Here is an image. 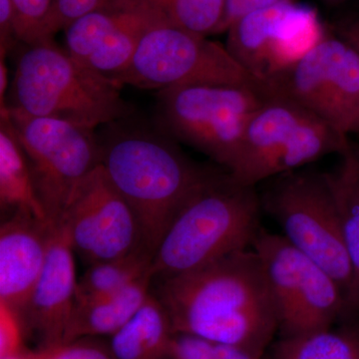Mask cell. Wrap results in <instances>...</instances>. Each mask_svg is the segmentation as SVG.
<instances>
[{
  "label": "cell",
  "mask_w": 359,
  "mask_h": 359,
  "mask_svg": "<svg viewBox=\"0 0 359 359\" xmlns=\"http://www.w3.org/2000/svg\"><path fill=\"white\" fill-rule=\"evenodd\" d=\"M157 282L152 292L166 309L174 334L244 347L264 356L278 332L275 299L254 249Z\"/></svg>",
  "instance_id": "6da1fadb"
},
{
  "label": "cell",
  "mask_w": 359,
  "mask_h": 359,
  "mask_svg": "<svg viewBox=\"0 0 359 359\" xmlns=\"http://www.w3.org/2000/svg\"><path fill=\"white\" fill-rule=\"evenodd\" d=\"M101 165L138 219L153 252L182 210L222 169L201 166L171 142L121 135L101 146Z\"/></svg>",
  "instance_id": "7a4b0ae2"
},
{
  "label": "cell",
  "mask_w": 359,
  "mask_h": 359,
  "mask_svg": "<svg viewBox=\"0 0 359 359\" xmlns=\"http://www.w3.org/2000/svg\"><path fill=\"white\" fill-rule=\"evenodd\" d=\"M256 187L241 185L222 169L182 210L156 250L153 280L190 273L252 249L261 226Z\"/></svg>",
  "instance_id": "3957f363"
},
{
  "label": "cell",
  "mask_w": 359,
  "mask_h": 359,
  "mask_svg": "<svg viewBox=\"0 0 359 359\" xmlns=\"http://www.w3.org/2000/svg\"><path fill=\"white\" fill-rule=\"evenodd\" d=\"M122 87L47 39L21 52L7 106L94 130L128 114Z\"/></svg>",
  "instance_id": "277c9868"
},
{
  "label": "cell",
  "mask_w": 359,
  "mask_h": 359,
  "mask_svg": "<svg viewBox=\"0 0 359 359\" xmlns=\"http://www.w3.org/2000/svg\"><path fill=\"white\" fill-rule=\"evenodd\" d=\"M259 197L290 244L330 273L359 313L344 222L327 173L304 167L280 175Z\"/></svg>",
  "instance_id": "5b68a950"
},
{
  "label": "cell",
  "mask_w": 359,
  "mask_h": 359,
  "mask_svg": "<svg viewBox=\"0 0 359 359\" xmlns=\"http://www.w3.org/2000/svg\"><path fill=\"white\" fill-rule=\"evenodd\" d=\"M348 136L287 99L268 96L245 130L229 173L241 185L257 184L302 169L330 154H346Z\"/></svg>",
  "instance_id": "8992f818"
},
{
  "label": "cell",
  "mask_w": 359,
  "mask_h": 359,
  "mask_svg": "<svg viewBox=\"0 0 359 359\" xmlns=\"http://www.w3.org/2000/svg\"><path fill=\"white\" fill-rule=\"evenodd\" d=\"M266 97L262 90L241 85H190L159 91L158 111L163 129L174 140L230 172L248 125Z\"/></svg>",
  "instance_id": "52a82bcc"
},
{
  "label": "cell",
  "mask_w": 359,
  "mask_h": 359,
  "mask_svg": "<svg viewBox=\"0 0 359 359\" xmlns=\"http://www.w3.org/2000/svg\"><path fill=\"white\" fill-rule=\"evenodd\" d=\"M252 249L266 271L280 337L323 332L358 316L332 276L285 236L262 228Z\"/></svg>",
  "instance_id": "ba28073f"
},
{
  "label": "cell",
  "mask_w": 359,
  "mask_h": 359,
  "mask_svg": "<svg viewBox=\"0 0 359 359\" xmlns=\"http://www.w3.org/2000/svg\"><path fill=\"white\" fill-rule=\"evenodd\" d=\"M115 81L159 91L190 85H241L264 93L263 82L238 65L226 45L168 25H156L144 35L128 67Z\"/></svg>",
  "instance_id": "9c48e42d"
},
{
  "label": "cell",
  "mask_w": 359,
  "mask_h": 359,
  "mask_svg": "<svg viewBox=\"0 0 359 359\" xmlns=\"http://www.w3.org/2000/svg\"><path fill=\"white\" fill-rule=\"evenodd\" d=\"M266 96L287 99L339 133H359V52L325 30L297 62L264 82Z\"/></svg>",
  "instance_id": "30bf717a"
},
{
  "label": "cell",
  "mask_w": 359,
  "mask_h": 359,
  "mask_svg": "<svg viewBox=\"0 0 359 359\" xmlns=\"http://www.w3.org/2000/svg\"><path fill=\"white\" fill-rule=\"evenodd\" d=\"M0 113L8 118L25 151L47 218L57 226L73 191L100 165L101 145L93 130L7 105Z\"/></svg>",
  "instance_id": "8fae6325"
},
{
  "label": "cell",
  "mask_w": 359,
  "mask_h": 359,
  "mask_svg": "<svg viewBox=\"0 0 359 359\" xmlns=\"http://www.w3.org/2000/svg\"><path fill=\"white\" fill-rule=\"evenodd\" d=\"M57 226L88 266L145 247L138 219L101 163L73 191Z\"/></svg>",
  "instance_id": "7c38bea8"
},
{
  "label": "cell",
  "mask_w": 359,
  "mask_h": 359,
  "mask_svg": "<svg viewBox=\"0 0 359 359\" xmlns=\"http://www.w3.org/2000/svg\"><path fill=\"white\" fill-rule=\"evenodd\" d=\"M325 32L314 11L285 2L236 21L226 32V47L264 83L297 62Z\"/></svg>",
  "instance_id": "4fadbf2b"
},
{
  "label": "cell",
  "mask_w": 359,
  "mask_h": 359,
  "mask_svg": "<svg viewBox=\"0 0 359 359\" xmlns=\"http://www.w3.org/2000/svg\"><path fill=\"white\" fill-rule=\"evenodd\" d=\"M164 25L146 0H109L65 29V49L90 69L115 80L144 35Z\"/></svg>",
  "instance_id": "5bb4252c"
},
{
  "label": "cell",
  "mask_w": 359,
  "mask_h": 359,
  "mask_svg": "<svg viewBox=\"0 0 359 359\" xmlns=\"http://www.w3.org/2000/svg\"><path fill=\"white\" fill-rule=\"evenodd\" d=\"M74 252L65 231L57 226L46 263L20 318L26 337L37 349L53 348L63 344L66 327L76 302L77 280Z\"/></svg>",
  "instance_id": "9a60e30c"
},
{
  "label": "cell",
  "mask_w": 359,
  "mask_h": 359,
  "mask_svg": "<svg viewBox=\"0 0 359 359\" xmlns=\"http://www.w3.org/2000/svg\"><path fill=\"white\" fill-rule=\"evenodd\" d=\"M57 226L16 210L0 228V302L20 314L46 263Z\"/></svg>",
  "instance_id": "2e32d148"
},
{
  "label": "cell",
  "mask_w": 359,
  "mask_h": 359,
  "mask_svg": "<svg viewBox=\"0 0 359 359\" xmlns=\"http://www.w3.org/2000/svg\"><path fill=\"white\" fill-rule=\"evenodd\" d=\"M152 273H147L114 294L94 301L75 302L62 344L83 337H112L147 301L152 292Z\"/></svg>",
  "instance_id": "e0dca14e"
},
{
  "label": "cell",
  "mask_w": 359,
  "mask_h": 359,
  "mask_svg": "<svg viewBox=\"0 0 359 359\" xmlns=\"http://www.w3.org/2000/svg\"><path fill=\"white\" fill-rule=\"evenodd\" d=\"M171 320L152 292L147 301L115 334L109 346L115 359H171Z\"/></svg>",
  "instance_id": "ac0fdd59"
},
{
  "label": "cell",
  "mask_w": 359,
  "mask_h": 359,
  "mask_svg": "<svg viewBox=\"0 0 359 359\" xmlns=\"http://www.w3.org/2000/svg\"><path fill=\"white\" fill-rule=\"evenodd\" d=\"M0 205L4 212L23 210L48 219L37 197L25 151L4 113H0Z\"/></svg>",
  "instance_id": "d6986e66"
},
{
  "label": "cell",
  "mask_w": 359,
  "mask_h": 359,
  "mask_svg": "<svg viewBox=\"0 0 359 359\" xmlns=\"http://www.w3.org/2000/svg\"><path fill=\"white\" fill-rule=\"evenodd\" d=\"M358 316L323 332L280 337L271 347L269 359H359Z\"/></svg>",
  "instance_id": "ffe728a7"
},
{
  "label": "cell",
  "mask_w": 359,
  "mask_h": 359,
  "mask_svg": "<svg viewBox=\"0 0 359 359\" xmlns=\"http://www.w3.org/2000/svg\"><path fill=\"white\" fill-rule=\"evenodd\" d=\"M153 259L154 252L142 245L126 256L91 264L77 280L76 302L94 301L124 290L152 273Z\"/></svg>",
  "instance_id": "44dd1931"
},
{
  "label": "cell",
  "mask_w": 359,
  "mask_h": 359,
  "mask_svg": "<svg viewBox=\"0 0 359 359\" xmlns=\"http://www.w3.org/2000/svg\"><path fill=\"white\" fill-rule=\"evenodd\" d=\"M341 163L327 173L344 222V235L353 269L356 304L359 308V168L351 147L340 156Z\"/></svg>",
  "instance_id": "7402d4cb"
},
{
  "label": "cell",
  "mask_w": 359,
  "mask_h": 359,
  "mask_svg": "<svg viewBox=\"0 0 359 359\" xmlns=\"http://www.w3.org/2000/svg\"><path fill=\"white\" fill-rule=\"evenodd\" d=\"M164 25L202 35L217 34L226 0H146Z\"/></svg>",
  "instance_id": "603a6c76"
},
{
  "label": "cell",
  "mask_w": 359,
  "mask_h": 359,
  "mask_svg": "<svg viewBox=\"0 0 359 359\" xmlns=\"http://www.w3.org/2000/svg\"><path fill=\"white\" fill-rule=\"evenodd\" d=\"M16 39L32 45L48 37L54 0H13Z\"/></svg>",
  "instance_id": "cb8c5ba5"
},
{
  "label": "cell",
  "mask_w": 359,
  "mask_h": 359,
  "mask_svg": "<svg viewBox=\"0 0 359 359\" xmlns=\"http://www.w3.org/2000/svg\"><path fill=\"white\" fill-rule=\"evenodd\" d=\"M109 0H54L49 20L48 37L53 39L59 30H65L73 21L105 6Z\"/></svg>",
  "instance_id": "d4e9b609"
},
{
  "label": "cell",
  "mask_w": 359,
  "mask_h": 359,
  "mask_svg": "<svg viewBox=\"0 0 359 359\" xmlns=\"http://www.w3.org/2000/svg\"><path fill=\"white\" fill-rule=\"evenodd\" d=\"M51 359H115L109 344L97 337H83L53 347Z\"/></svg>",
  "instance_id": "484cf974"
},
{
  "label": "cell",
  "mask_w": 359,
  "mask_h": 359,
  "mask_svg": "<svg viewBox=\"0 0 359 359\" xmlns=\"http://www.w3.org/2000/svg\"><path fill=\"white\" fill-rule=\"evenodd\" d=\"M25 334L20 318L13 309L0 302V358L26 348Z\"/></svg>",
  "instance_id": "4316f807"
},
{
  "label": "cell",
  "mask_w": 359,
  "mask_h": 359,
  "mask_svg": "<svg viewBox=\"0 0 359 359\" xmlns=\"http://www.w3.org/2000/svg\"><path fill=\"white\" fill-rule=\"evenodd\" d=\"M171 359H222L215 342L196 335L174 334Z\"/></svg>",
  "instance_id": "83f0119b"
},
{
  "label": "cell",
  "mask_w": 359,
  "mask_h": 359,
  "mask_svg": "<svg viewBox=\"0 0 359 359\" xmlns=\"http://www.w3.org/2000/svg\"><path fill=\"white\" fill-rule=\"evenodd\" d=\"M290 1L294 0H226L223 20L217 34L228 32L231 25L248 14Z\"/></svg>",
  "instance_id": "f1b7e54d"
},
{
  "label": "cell",
  "mask_w": 359,
  "mask_h": 359,
  "mask_svg": "<svg viewBox=\"0 0 359 359\" xmlns=\"http://www.w3.org/2000/svg\"><path fill=\"white\" fill-rule=\"evenodd\" d=\"M335 32L348 41L359 52V18L342 21Z\"/></svg>",
  "instance_id": "f546056e"
},
{
  "label": "cell",
  "mask_w": 359,
  "mask_h": 359,
  "mask_svg": "<svg viewBox=\"0 0 359 359\" xmlns=\"http://www.w3.org/2000/svg\"><path fill=\"white\" fill-rule=\"evenodd\" d=\"M51 351L52 348L32 351V349H28L27 347H26V348L20 351V353L0 359H51Z\"/></svg>",
  "instance_id": "4dcf8cb0"
},
{
  "label": "cell",
  "mask_w": 359,
  "mask_h": 359,
  "mask_svg": "<svg viewBox=\"0 0 359 359\" xmlns=\"http://www.w3.org/2000/svg\"><path fill=\"white\" fill-rule=\"evenodd\" d=\"M6 54L0 53V109L6 107V92L7 89V83H8V76H7V67Z\"/></svg>",
  "instance_id": "1f68e13d"
},
{
  "label": "cell",
  "mask_w": 359,
  "mask_h": 359,
  "mask_svg": "<svg viewBox=\"0 0 359 359\" xmlns=\"http://www.w3.org/2000/svg\"><path fill=\"white\" fill-rule=\"evenodd\" d=\"M351 153H353L354 160H355L356 164H358V166L359 168V144L353 143V142H351Z\"/></svg>",
  "instance_id": "d6a6232c"
},
{
  "label": "cell",
  "mask_w": 359,
  "mask_h": 359,
  "mask_svg": "<svg viewBox=\"0 0 359 359\" xmlns=\"http://www.w3.org/2000/svg\"><path fill=\"white\" fill-rule=\"evenodd\" d=\"M325 1L330 2V4H342V2L348 1V0H325Z\"/></svg>",
  "instance_id": "836d02e7"
}]
</instances>
